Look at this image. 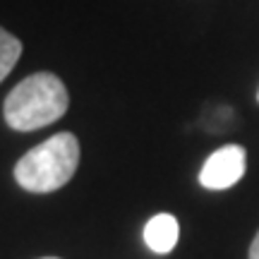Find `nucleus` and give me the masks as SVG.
Returning <instances> with one entry per match:
<instances>
[{"instance_id": "1", "label": "nucleus", "mask_w": 259, "mask_h": 259, "mask_svg": "<svg viewBox=\"0 0 259 259\" xmlns=\"http://www.w3.org/2000/svg\"><path fill=\"white\" fill-rule=\"evenodd\" d=\"M67 89L53 72L29 74L8 94L5 120L12 130L31 132L60 120L67 111Z\"/></svg>"}, {"instance_id": "2", "label": "nucleus", "mask_w": 259, "mask_h": 259, "mask_svg": "<svg viewBox=\"0 0 259 259\" xmlns=\"http://www.w3.org/2000/svg\"><path fill=\"white\" fill-rule=\"evenodd\" d=\"M77 166L79 142L72 132H60L19 158L15 166V178L29 192H56L72 180Z\"/></svg>"}, {"instance_id": "3", "label": "nucleus", "mask_w": 259, "mask_h": 259, "mask_svg": "<svg viewBox=\"0 0 259 259\" xmlns=\"http://www.w3.org/2000/svg\"><path fill=\"white\" fill-rule=\"evenodd\" d=\"M245 166H247L245 149L240 144H226L204 161L199 170V183L206 190H228L245 176Z\"/></svg>"}, {"instance_id": "4", "label": "nucleus", "mask_w": 259, "mask_h": 259, "mask_svg": "<svg viewBox=\"0 0 259 259\" xmlns=\"http://www.w3.org/2000/svg\"><path fill=\"white\" fill-rule=\"evenodd\" d=\"M178 238H180V226H178V219L173 213H156L144 226V242L156 254L173 252L178 245Z\"/></svg>"}, {"instance_id": "5", "label": "nucleus", "mask_w": 259, "mask_h": 259, "mask_svg": "<svg viewBox=\"0 0 259 259\" xmlns=\"http://www.w3.org/2000/svg\"><path fill=\"white\" fill-rule=\"evenodd\" d=\"M19 56H22V41L17 36H12L10 31L0 29V82L12 72Z\"/></svg>"}, {"instance_id": "6", "label": "nucleus", "mask_w": 259, "mask_h": 259, "mask_svg": "<svg viewBox=\"0 0 259 259\" xmlns=\"http://www.w3.org/2000/svg\"><path fill=\"white\" fill-rule=\"evenodd\" d=\"M250 259H259V233L254 235V240L250 245Z\"/></svg>"}, {"instance_id": "7", "label": "nucleus", "mask_w": 259, "mask_h": 259, "mask_svg": "<svg viewBox=\"0 0 259 259\" xmlns=\"http://www.w3.org/2000/svg\"><path fill=\"white\" fill-rule=\"evenodd\" d=\"M44 259H58V257H44Z\"/></svg>"}, {"instance_id": "8", "label": "nucleus", "mask_w": 259, "mask_h": 259, "mask_svg": "<svg viewBox=\"0 0 259 259\" xmlns=\"http://www.w3.org/2000/svg\"><path fill=\"white\" fill-rule=\"evenodd\" d=\"M257 99H259V92H257Z\"/></svg>"}]
</instances>
